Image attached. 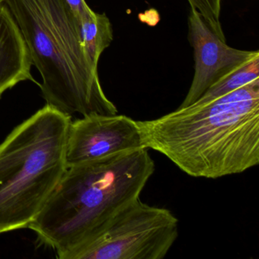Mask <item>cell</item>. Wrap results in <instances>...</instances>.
<instances>
[{"instance_id":"1","label":"cell","mask_w":259,"mask_h":259,"mask_svg":"<svg viewBox=\"0 0 259 259\" xmlns=\"http://www.w3.org/2000/svg\"><path fill=\"white\" fill-rule=\"evenodd\" d=\"M136 122L143 146L190 177L215 180L259 164V79L210 102Z\"/></svg>"},{"instance_id":"2","label":"cell","mask_w":259,"mask_h":259,"mask_svg":"<svg viewBox=\"0 0 259 259\" xmlns=\"http://www.w3.org/2000/svg\"><path fill=\"white\" fill-rule=\"evenodd\" d=\"M154 171L146 148L68 167L28 229L58 258L75 259L122 207L140 197Z\"/></svg>"},{"instance_id":"3","label":"cell","mask_w":259,"mask_h":259,"mask_svg":"<svg viewBox=\"0 0 259 259\" xmlns=\"http://www.w3.org/2000/svg\"><path fill=\"white\" fill-rule=\"evenodd\" d=\"M5 1L41 75L39 85L47 104L71 117L117 114L83 48L78 20L64 0Z\"/></svg>"},{"instance_id":"4","label":"cell","mask_w":259,"mask_h":259,"mask_svg":"<svg viewBox=\"0 0 259 259\" xmlns=\"http://www.w3.org/2000/svg\"><path fill=\"white\" fill-rule=\"evenodd\" d=\"M71 116L47 104L0 144V234L28 228L67 169Z\"/></svg>"},{"instance_id":"5","label":"cell","mask_w":259,"mask_h":259,"mask_svg":"<svg viewBox=\"0 0 259 259\" xmlns=\"http://www.w3.org/2000/svg\"><path fill=\"white\" fill-rule=\"evenodd\" d=\"M179 236V221L140 197L120 209L75 259H163Z\"/></svg>"},{"instance_id":"6","label":"cell","mask_w":259,"mask_h":259,"mask_svg":"<svg viewBox=\"0 0 259 259\" xmlns=\"http://www.w3.org/2000/svg\"><path fill=\"white\" fill-rule=\"evenodd\" d=\"M140 148L145 147L136 120L125 115H89L69 125L66 166Z\"/></svg>"},{"instance_id":"7","label":"cell","mask_w":259,"mask_h":259,"mask_svg":"<svg viewBox=\"0 0 259 259\" xmlns=\"http://www.w3.org/2000/svg\"><path fill=\"white\" fill-rule=\"evenodd\" d=\"M189 34L194 50L195 75L179 108L196 102L210 86L259 54L258 51L230 48L193 8L189 13Z\"/></svg>"},{"instance_id":"8","label":"cell","mask_w":259,"mask_h":259,"mask_svg":"<svg viewBox=\"0 0 259 259\" xmlns=\"http://www.w3.org/2000/svg\"><path fill=\"white\" fill-rule=\"evenodd\" d=\"M29 51L5 0H0V98L22 81L38 84L31 75Z\"/></svg>"},{"instance_id":"9","label":"cell","mask_w":259,"mask_h":259,"mask_svg":"<svg viewBox=\"0 0 259 259\" xmlns=\"http://www.w3.org/2000/svg\"><path fill=\"white\" fill-rule=\"evenodd\" d=\"M77 20L84 51L92 64L98 68L101 54L113 40V27L110 19L105 13L99 14L92 10Z\"/></svg>"},{"instance_id":"10","label":"cell","mask_w":259,"mask_h":259,"mask_svg":"<svg viewBox=\"0 0 259 259\" xmlns=\"http://www.w3.org/2000/svg\"><path fill=\"white\" fill-rule=\"evenodd\" d=\"M257 79H259V54L210 86L194 104L210 102Z\"/></svg>"},{"instance_id":"11","label":"cell","mask_w":259,"mask_h":259,"mask_svg":"<svg viewBox=\"0 0 259 259\" xmlns=\"http://www.w3.org/2000/svg\"><path fill=\"white\" fill-rule=\"evenodd\" d=\"M191 8L195 9L199 13L206 23L223 40H226L222 27L221 17L222 0H187Z\"/></svg>"},{"instance_id":"12","label":"cell","mask_w":259,"mask_h":259,"mask_svg":"<svg viewBox=\"0 0 259 259\" xmlns=\"http://www.w3.org/2000/svg\"><path fill=\"white\" fill-rule=\"evenodd\" d=\"M77 19H81L92 11L85 0H64Z\"/></svg>"}]
</instances>
